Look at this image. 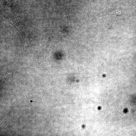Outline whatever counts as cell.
Returning <instances> with one entry per match:
<instances>
[{
    "label": "cell",
    "instance_id": "obj_1",
    "mask_svg": "<svg viewBox=\"0 0 136 136\" xmlns=\"http://www.w3.org/2000/svg\"><path fill=\"white\" fill-rule=\"evenodd\" d=\"M6 21L12 25L18 31L23 39L28 40L30 43V40L25 32L19 18L14 14L7 13L3 16Z\"/></svg>",
    "mask_w": 136,
    "mask_h": 136
},
{
    "label": "cell",
    "instance_id": "obj_2",
    "mask_svg": "<svg viewBox=\"0 0 136 136\" xmlns=\"http://www.w3.org/2000/svg\"><path fill=\"white\" fill-rule=\"evenodd\" d=\"M121 11H119V10H112V11H111L109 13V14H112V15H120L121 14Z\"/></svg>",
    "mask_w": 136,
    "mask_h": 136
},
{
    "label": "cell",
    "instance_id": "obj_3",
    "mask_svg": "<svg viewBox=\"0 0 136 136\" xmlns=\"http://www.w3.org/2000/svg\"><path fill=\"white\" fill-rule=\"evenodd\" d=\"M5 3H6L7 4V3H8V5H9V4L10 5L9 3L11 2V0H5Z\"/></svg>",
    "mask_w": 136,
    "mask_h": 136
}]
</instances>
